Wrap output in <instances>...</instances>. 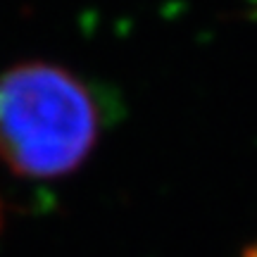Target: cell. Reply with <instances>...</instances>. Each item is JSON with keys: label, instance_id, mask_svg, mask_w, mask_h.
Returning a JSON list of instances; mask_svg holds the SVG:
<instances>
[{"label": "cell", "instance_id": "obj_1", "mask_svg": "<svg viewBox=\"0 0 257 257\" xmlns=\"http://www.w3.org/2000/svg\"><path fill=\"white\" fill-rule=\"evenodd\" d=\"M102 112L81 76L27 60L0 74V162L12 174L50 181L76 172L100 141Z\"/></svg>", "mask_w": 257, "mask_h": 257}, {"label": "cell", "instance_id": "obj_2", "mask_svg": "<svg viewBox=\"0 0 257 257\" xmlns=\"http://www.w3.org/2000/svg\"><path fill=\"white\" fill-rule=\"evenodd\" d=\"M243 257H257V243L255 245H250V248L243 252Z\"/></svg>", "mask_w": 257, "mask_h": 257}, {"label": "cell", "instance_id": "obj_3", "mask_svg": "<svg viewBox=\"0 0 257 257\" xmlns=\"http://www.w3.org/2000/svg\"><path fill=\"white\" fill-rule=\"evenodd\" d=\"M0 221H3V210H0Z\"/></svg>", "mask_w": 257, "mask_h": 257}]
</instances>
